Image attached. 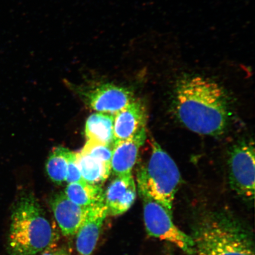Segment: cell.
I'll return each instance as SVG.
<instances>
[{
	"label": "cell",
	"mask_w": 255,
	"mask_h": 255,
	"mask_svg": "<svg viewBox=\"0 0 255 255\" xmlns=\"http://www.w3.org/2000/svg\"><path fill=\"white\" fill-rule=\"evenodd\" d=\"M227 94L218 83L199 75L184 76L175 85L173 107L175 116L191 131L221 135L229 123Z\"/></svg>",
	"instance_id": "1"
},
{
	"label": "cell",
	"mask_w": 255,
	"mask_h": 255,
	"mask_svg": "<svg viewBox=\"0 0 255 255\" xmlns=\"http://www.w3.org/2000/svg\"><path fill=\"white\" fill-rule=\"evenodd\" d=\"M56 235L36 197L27 194L15 204L11 217L8 250L11 255H37L53 245Z\"/></svg>",
	"instance_id": "2"
},
{
	"label": "cell",
	"mask_w": 255,
	"mask_h": 255,
	"mask_svg": "<svg viewBox=\"0 0 255 255\" xmlns=\"http://www.w3.org/2000/svg\"><path fill=\"white\" fill-rule=\"evenodd\" d=\"M194 255H255L251 233L230 215L211 213L194 229Z\"/></svg>",
	"instance_id": "3"
},
{
	"label": "cell",
	"mask_w": 255,
	"mask_h": 255,
	"mask_svg": "<svg viewBox=\"0 0 255 255\" xmlns=\"http://www.w3.org/2000/svg\"><path fill=\"white\" fill-rule=\"evenodd\" d=\"M181 180L173 158L157 142L153 141L150 157L136 173L139 196L142 199L155 201L173 215L175 196Z\"/></svg>",
	"instance_id": "4"
},
{
	"label": "cell",
	"mask_w": 255,
	"mask_h": 255,
	"mask_svg": "<svg viewBox=\"0 0 255 255\" xmlns=\"http://www.w3.org/2000/svg\"><path fill=\"white\" fill-rule=\"evenodd\" d=\"M142 202L143 221L148 235L169 242L188 255H194L192 237L175 225L173 215L154 200L142 199Z\"/></svg>",
	"instance_id": "5"
},
{
	"label": "cell",
	"mask_w": 255,
	"mask_h": 255,
	"mask_svg": "<svg viewBox=\"0 0 255 255\" xmlns=\"http://www.w3.org/2000/svg\"><path fill=\"white\" fill-rule=\"evenodd\" d=\"M228 165L232 190L245 200H254L255 170L253 140H244L233 146Z\"/></svg>",
	"instance_id": "6"
},
{
	"label": "cell",
	"mask_w": 255,
	"mask_h": 255,
	"mask_svg": "<svg viewBox=\"0 0 255 255\" xmlns=\"http://www.w3.org/2000/svg\"><path fill=\"white\" fill-rule=\"evenodd\" d=\"M87 96L88 103L92 109L113 116L135 99L128 89L111 84L99 85Z\"/></svg>",
	"instance_id": "7"
},
{
	"label": "cell",
	"mask_w": 255,
	"mask_h": 255,
	"mask_svg": "<svg viewBox=\"0 0 255 255\" xmlns=\"http://www.w3.org/2000/svg\"><path fill=\"white\" fill-rule=\"evenodd\" d=\"M116 177L104 191L108 215L112 216L126 213L134 203L136 197V187L132 175Z\"/></svg>",
	"instance_id": "8"
},
{
	"label": "cell",
	"mask_w": 255,
	"mask_h": 255,
	"mask_svg": "<svg viewBox=\"0 0 255 255\" xmlns=\"http://www.w3.org/2000/svg\"><path fill=\"white\" fill-rule=\"evenodd\" d=\"M108 215L105 202L89 209L84 222L76 233V247L80 254L91 255L93 253Z\"/></svg>",
	"instance_id": "9"
},
{
	"label": "cell",
	"mask_w": 255,
	"mask_h": 255,
	"mask_svg": "<svg viewBox=\"0 0 255 255\" xmlns=\"http://www.w3.org/2000/svg\"><path fill=\"white\" fill-rule=\"evenodd\" d=\"M146 139V128L140 130L129 139L114 143L111 159V171L116 176L131 175L140 148Z\"/></svg>",
	"instance_id": "10"
},
{
	"label": "cell",
	"mask_w": 255,
	"mask_h": 255,
	"mask_svg": "<svg viewBox=\"0 0 255 255\" xmlns=\"http://www.w3.org/2000/svg\"><path fill=\"white\" fill-rule=\"evenodd\" d=\"M50 205L63 235L66 237L76 235L89 209L76 205L63 192L53 196L50 200Z\"/></svg>",
	"instance_id": "11"
},
{
	"label": "cell",
	"mask_w": 255,
	"mask_h": 255,
	"mask_svg": "<svg viewBox=\"0 0 255 255\" xmlns=\"http://www.w3.org/2000/svg\"><path fill=\"white\" fill-rule=\"evenodd\" d=\"M114 117V143L131 138L145 128L147 120L144 105L135 99Z\"/></svg>",
	"instance_id": "12"
},
{
	"label": "cell",
	"mask_w": 255,
	"mask_h": 255,
	"mask_svg": "<svg viewBox=\"0 0 255 255\" xmlns=\"http://www.w3.org/2000/svg\"><path fill=\"white\" fill-rule=\"evenodd\" d=\"M64 193L73 203L84 209H89L105 202L104 191L101 186L85 181L69 184Z\"/></svg>",
	"instance_id": "13"
},
{
	"label": "cell",
	"mask_w": 255,
	"mask_h": 255,
	"mask_svg": "<svg viewBox=\"0 0 255 255\" xmlns=\"http://www.w3.org/2000/svg\"><path fill=\"white\" fill-rule=\"evenodd\" d=\"M114 119L113 115L100 113L92 114L85 125L88 140L114 145Z\"/></svg>",
	"instance_id": "14"
},
{
	"label": "cell",
	"mask_w": 255,
	"mask_h": 255,
	"mask_svg": "<svg viewBox=\"0 0 255 255\" xmlns=\"http://www.w3.org/2000/svg\"><path fill=\"white\" fill-rule=\"evenodd\" d=\"M76 157L83 179L86 182L101 186L109 177L111 164L81 152L76 153Z\"/></svg>",
	"instance_id": "15"
},
{
	"label": "cell",
	"mask_w": 255,
	"mask_h": 255,
	"mask_svg": "<svg viewBox=\"0 0 255 255\" xmlns=\"http://www.w3.org/2000/svg\"><path fill=\"white\" fill-rule=\"evenodd\" d=\"M70 151L63 147H57L51 153L46 164L48 175L54 183L61 184L66 181Z\"/></svg>",
	"instance_id": "16"
},
{
	"label": "cell",
	"mask_w": 255,
	"mask_h": 255,
	"mask_svg": "<svg viewBox=\"0 0 255 255\" xmlns=\"http://www.w3.org/2000/svg\"><path fill=\"white\" fill-rule=\"evenodd\" d=\"M113 147L114 145L105 144V143L88 140L81 152L100 159L111 165Z\"/></svg>",
	"instance_id": "17"
},
{
	"label": "cell",
	"mask_w": 255,
	"mask_h": 255,
	"mask_svg": "<svg viewBox=\"0 0 255 255\" xmlns=\"http://www.w3.org/2000/svg\"><path fill=\"white\" fill-rule=\"evenodd\" d=\"M66 181L68 184L84 181L81 171L79 170L77 161H76V153L71 151H70L68 156V170H67Z\"/></svg>",
	"instance_id": "18"
},
{
	"label": "cell",
	"mask_w": 255,
	"mask_h": 255,
	"mask_svg": "<svg viewBox=\"0 0 255 255\" xmlns=\"http://www.w3.org/2000/svg\"><path fill=\"white\" fill-rule=\"evenodd\" d=\"M42 253L41 255H71L66 249L53 248L52 246L47 248Z\"/></svg>",
	"instance_id": "19"
}]
</instances>
